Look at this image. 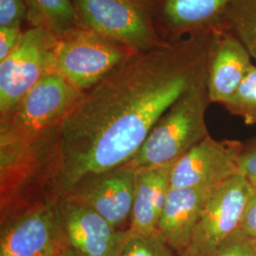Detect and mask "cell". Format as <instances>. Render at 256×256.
I'll return each mask as SVG.
<instances>
[{
	"label": "cell",
	"instance_id": "cell-2",
	"mask_svg": "<svg viewBox=\"0 0 256 256\" xmlns=\"http://www.w3.org/2000/svg\"><path fill=\"white\" fill-rule=\"evenodd\" d=\"M84 93L55 70L40 80L14 110L0 116L1 171L16 164L40 138L58 126Z\"/></svg>",
	"mask_w": 256,
	"mask_h": 256
},
{
	"label": "cell",
	"instance_id": "cell-3",
	"mask_svg": "<svg viewBox=\"0 0 256 256\" xmlns=\"http://www.w3.org/2000/svg\"><path fill=\"white\" fill-rule=\"evenodd\" d=\"M207 76L174 102L156 122L146 142L122 167L134 172L172 164L209 136L205 113L210 104Z\"/></svg>",
	"mask_w": 256,
	"mask_h": 256
},
{
	"label": "cell",
	"instance_id": "cell-17",
	"mask_svg": "<svg viewBox=\"0 0 256 256\" xmlns=\"http://www.w3.org/2000/svg\"><path fill=\"white\" fill-rule=\"evenodd\" d=\"M224 30L238 38L256 62V0H232L225 14Z\"/></svg>",
	"mask_w": 256,
	"mask_h": 256
},
{
	"label": "cell",
	"instance_id": "cell-10",
	"mask_svg": "<svg viewBox=\"0 0 256 256\" xmlns=\"http://www.w3.org/2000/svg\"><path fill=\"white\" fill-rule=\"evenodd\" d=\"M232 0H152L155 30L166 44L224 30Z\"/></svg>",
	"mask_w": 256,
	"mask_h": 256
},
{
	"label": "cell",
	"instance_id": "cell-11",
	"mask_svg": "<svg viewBox=\"0 0 256 256\" xmlns=\"http://www.w3.org/2000/svg\"><path fill=\"white\" fill-rule=\"evenodd\" d=\"M56 202L66 250L78 256H116L128 229L113 227L95 210L68 198Z\"/></svg>",
	"mask_w": 256,
	"mask_h": 256
},
{
	"label": "cell",
	"instance_id": "cell-24",
	"mask_svg": "<svg viewBox=\"0 0 256 256\" xmlns=\"http://www.w3.org/2000/svg\"><path fill=\"white\" fill-rule=\"evenodd\" d=\"M212 256H256L250 241L234 236Z\"/></svg>",
	"mask_w": 256,
	"mask_h": 256
},
{
	"label": "cell",
	"instance_id": "cell-25",
	"mask_svg": "<svg viewBox=\"0 0 256 256\" xmlns=\"http://www.w3.org/2000/svg\"><path fill=\"white\" fill-rule=\"evenodd\" d=\"M58 256H78L76 254H74V252L70 250H64V252H62Z\"/></svg>",
	"mask_w": 256,
	"mask_h": 256
},
{
	"label": "cell",
	"instance_id": "cell-8",
	"mask_svg": "<svg viewBox=\"0 0 256 256\" xmlns=\"http://www.w3.org/2000/svg\"><path fill=\"white\" fill-rule=\"evenodd\" d=\"M254 191L240 173L220 184L212 194L186 252L192 256H212L234 238Z\"/></svg>",
	"mask_w": 256,
	"mask_h": 256
},
{
	"label": "cell",
	"instance_id": "cell-9",
	"mask_svg": "<svg viewBox=\"0 0 256 256\" xmlns=\"http://www.w3.org/2000/svg\"><path fill=\"white\" fill-rule=\"evenodd\" d=\"M244 142L216 140L210 135L172 165L171 188H216L239 174Z\"/></svg>",
	"mask_w": 256,
	"mask_h": 256
},
{
	"label": "cell",
	"instance_id": "cell-1",
	"mask_svg": "<svg viewBox=\"0 0 256 256\" xmlns=\"http://www.w3.org/2000/svg\"><path fill=\"white\" fill-rule=\"evenodd\" d=\"M216 34L135 54L86 92L30 150L28 178L41 200H56L136 155L160 118L207 76Z\"/></svg>",
	"mask_w": 256,
	"mask_h": 256
},
{
	"label": "cell",
	"instance_id": "cell-22",
	"mask_svg": "<svg viewBox=\"0 0 256 256\" xmlns=\"http://www.w3.org/2000/svg\"><path fill=\"white\" fill-rule=\"evenodd\" d=\"M236 236L250 242L256 241V189L248 202L240 229Z\"/></svg>",
	"mask_w": 256,
	"mask_h": 256
},
{
	"label": "cell",
	"instance_id": "cell-7",
	"mask_svg": "<svg viewBox=\"0 0 256 256\" xmlns=\"http://www.w3.org/2000/svg\"><path fill=\"white\" fill-rule=\"evenodd\" d=\"M66 250L56 200H42L1 221L0 256H58Z\"/></svg>",
	"mask_w": 256,
	"mask_h": 256
},
{
	"label": "cell",
	"instance_id": "cell-13",
	"mask_svg": "<svg viewBox=\"0 0 256 256\" xmlns=\"http://www.w3.org/2000/svg\"><path fill=\"white\" fill-rule=\"evenodd\" d=\"M216 188H171L168 192L158 230L180 256L190 246L194 230Z\"/></svg>",
	"mask_w": 256,
	"mask_h": 256
},
{
	"label": "cell",
	"instance_id": "cell-20",
	"mask_svg": "<svg viewBox=\"0 0 256 256\" xmlns=\"http://www.w3.org/2000/svg\"><path fill=\"white\" fill-rule=\"evenodd\" d=\"M24 0H0V27H20L26 22Z\"/></svg>",
	"mask_w": 256,
	"mask_h": 256
},
{
	"label": "cell",
	"instance_id": "cell-15",
	"mask_svg": "<svg viewBox=\"0 0 256 256\" xmlns=\"http://www.w3.org/2000/svg\"><path fill=\"white\" fill-rule=\"evenodd\" d=\"M172 165L136 172V189L128 228L130 232L153 234L158 230V223L171 189Z\"/></svg>",
	"mask_w": 256,
	"mask_h": 256
},
{
	"label": "cell",
	"instance_id": "cell-16",
	"mask_svg": "<svg viewBox=\"0 0 256 256\" xmlns=\"http://www.w3.org/2000/svg\"><path fill=\"white\" fill-rule=\"evenodd\" d=\"M28 27L43 28L59 37L79 27L72 0H24Z\"/></svg>",
	"mask_w": 256,
	"mask_h": 256
},
{
	"label": "cell",
	"instance_id": "cell-14",
	"mask_svg": "<svg viewBox=\"0 0 256 256\" xmlns=\"http://www.w3.org/2000/svg\"><path fill=\"white\" fill-rule=\"evenodd\" d=\"M252 64L250 55L236 37L226 30L216 32L206 80L210 104L223 106L229 101Z\"/></svg>",
	"mask_w": 256,
	"mask_h": 256
},
{
	"label": "cell",
	"instance_id": "cell-5",
	"mask_svg": "<svg viewBox=\"0 0 256 256\" xmlns=\"http://www.w3.org/2000/svg\"><path fill=\"white\" fill-rule=\"evenodd\" d=\"M133 54L115 40L77 27L57 37L56 70L76 88L86 92Z\"/></svg>",
	"mask_w": 256,
	"mask_h": 256
},
{
	"label": "cell",
	"instance_id": "cell-27",
	"mask_svg": "<svg viewBox=\"0 0 256 256\" xmlns=\"http://www.w3.org/2000/svg\"><path fill=\"white\" fill-rule=\"evenodd\" d=\"M190 256V254H188V252H184V254H183L182 256Z\"/></svg>",
	"mask_w": 256,
	"mask_h": 256
},
{
	"label": "cell",
	"instance_id": "cell-26",
	"mask_svg": "<svg viewBox=\"0 0 256 256\" xmlns=\"http://www.w3.org/2000/svg\"><path fill=\"white\" fill-rule=\"evenodd\" d=\"M252 247H254V254L256 256V241L254 242H252Z\"/></svg>",
	"mask_w": 256,
	"mask_h": 256
},
{
	"label": "cell",
	"instance_id": "cell-19",
	"mask_svg": "<svg viewBox=\"0 0 256 256\" xmlns=\"http://www.w3.org/2000/svg\"><path fill=\"white\" fill-rule=\"evenodd\" d=\"M116 256H174V250L158 230L153 234H132L128 230Z\"/></svg>",
	"mask_w": 256,
	"mask_h": 256
},
{
	"label": "cell",
	"instance_id": "cell-4",
	"mask_svg": "<svg viewBox=\"0 0 256 256\" xmlns=\"http://www.w3.org/2000/svg\"><path fill=\"white\" fill-rule=\"evenodd\" d=\"M78 26L128 46L135 54L167 45L153 24L152 0H72Z\"/></svg>",
	"mask_w": 256,
	"mask_h": 256
},
{
	"label": "cell",
	"instance_id": "cell-23",
	"mask_svg": "<svg viewBox=\"0 0 256 256\" xmlns=\"http://www.w3.org/2000/svg\"><path fill=\"white\" fill-rule=\"evenodd\" d=\"M24 30L20 27H0V61L9 56L19 45Z\"/></svg>",
	"mask_w": 256,
	"mask_h": 256
},
{
	"label": "cell",
	"instance_id": "cell-12",
	"mask_svg": "<svg viewBox=\"0 0 256 256\" xmlns=\"http://www.w3.org/2000/svg\"><path fill=\"white\" fill-rule=\"evenodd\" d=\"M135 189L136 172L120 167L84 178L62 196L90 208L113 227L122 229L130 222Z\"/></svg>",
	"mask_w": 256,
	"mask_h": 256
},
{
	"label": "cell",
	"instance_id": "cell-6",
	"mask_svg": "<svg viewBox=\"0 0 256 256\" xmlns=\"http://www.w3.org/2000/svg\"><path fill=\"white\" fill-rule=\"evenodd\" d=\"M57 37L28 28L18 48L0 61V116L14 110L46 74L56 70Z\"/></svg>",
	"mask_w": 256,
	"mask_h": 256
},
{
	"label": "cell",
	"instance_id": "cell-18",
	"mask_svg": "<svg viewBox=\"0 0 256 256\" xmlns=\"http://www.w3.org/2000/svg\"><path fill=\"white\" fill-rule=\"evenodd\" d=\"M223 106L230 114L244 120L248 126L256 124V64H252L238 90Z\"/></svg>",
	"mask_w": 256,
	"mask_h": 256
},
{
	"label": "cell",
	"instance_id": "cell-21",
	"mask_svg": "<svg viewBox=\"0 0 256 256\" xmlns=\"http://www.w3.org/2000/svg\"><path fill=\"white\" fill-rule=\"evenodd\" d=\"M239 173L256 189V137L244 142L240 158Z\"/></svg>",
	"mask_w": 256,
	"mask_h": 256
}]
</instances>
